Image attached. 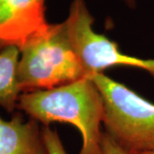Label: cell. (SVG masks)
Listing matches in <instances>:
<instances>
[{
  "label": "cell",
  "instance_id": "obj_10",
  "mask_svg": "<svg viewBox=\"0 0 154 154\" xmlns=\"http://www.w3.org/2000/svg\"><path fill=\"white\" fill-rule=\"evenodd\" d=\"M119 1H121L123 5H125L128 8L134 10V9H135L137 7L139 0H119Z\"/></svg>",
  "mask_w": 154,
  "mask_h": 154
},
{
  "label": "cell",
  "instance_id": "obj_1",
  "mask_svg": "<svg viewBox=\"0 0 154 154\" xmlns=\"http://www.w3.org/2000/svg\"><path fill=\"white\" fill-rule=\"evenodd\" d=\"M17 109L31 119L49 127L53 122L71 123L82 134L79 154H104L100 124L104 118V101L89 76L57 88L22 93Z\"/></svg>",
  "mask_w": 154,
  "mask_h": 154
},
{
  "label": "cell",
  "instance_id": "obj_2",
  "mask_svg": "<svg viewBox=\"0 0 154 154\" xmlns=\"http://www.w3.org/2000/svg\"><path fill=\"white\" fill-rule=\"evenodd\" d=\"M86 76L64 22L51 24L45 33L20 49L18 82L22 94L57 88Z\"/></svg>",
  "mask_w": 154,
  "mask_h": 154
},
{
  "label": "cell",
  "instance_id": "obj_6",
  "mask_svg": "<svg viewBox=\"0 0 154 154\" xmlns=\"http://www.w3.org/2000/svg\"><path fill=\"white\" fill-rule=\"evenodd\" d=\"M0 154H49L42 127L17 112L10 121L0 117Z\"/></svg>",
  "mask_w": 154,
  "mask_h": 154
},
{
  "label": "cell",
  "instance_id": "obj_8",
  "mask_svg": "<svg viewBox=\"0 0 154 154\" xmlns=\"http://www.w3.org/2000/svg\"><path fill=\"white\" fill-rule=\"evenodd\" d=\"M42 133L49 154H67L57 130L44 126L42 128Z\"/></svg>",
  "mask_w": 154,
  "mask_h": 154
},
{
  "label": "cell",
  "instance_id": "obj_7",
  "mask_svg": "<svg viewBox=\"0 0 154 154\" xmlns=\"http://www.w3.org/2000/svg\"><path fill=\"white\" fill-rule=\"evenodd\" d=\"M20 50L11 46L0 52V106L12 113L22 94L18 82Z\"/></svg>",
  "mask_w": 154,
  "mask_h": 154
},
{
  "label": "cell",
  "instance_id": "obj_4",
  "mask_svg": "<svg viewBox=\"0 0 154 154\" xmlns=\"http://www.w3.org/2000/svg\"><path fill=\"white\" fill-rule=\"evenodd\" d=\"M63 22L87 76L104 73L110 67L124 65L141 69L154 78V59L123 54L115 41L94 31V18L86 0H72L69 15Z\"/></svg>",
  "mask_w": 154,
  "mask_h": 154
},
{
  "label": "cell",
  "instance_id": "obj_11",
  "mask_svg": "<svg viewBox=\"0 0 154 154\" xmlns=\"http://www.w3.org/2000/svg\"><path fill=\"white\" fill-rule=\"evenodd\" d=\"M133 154H154V151L153 152H135V153Z\"/></svg>",
  "mask_w": 154,
  "mask_h": 154
},
{
  "label": "cell",
  "instance_id": "obj_9",
  "mask_svg": "<svg viewBox=\"0 0 154 154\" xmlns=\"http://www.w3.org/2000/svg\"><path fill=\"white\" fill-rule=\"evenodd\" d=\"M101 146L104 154H129L122 148L106 133H103Z\"/></svg>",
  "mask_w": 154,
  "mask_h": 154
},
{
  "label": "cell",
  "instance_id": "obj_3",
  "mask_svg": "<svg viewBox=\"0 0 154 154\" xmlns=\"http://www.w3.org/2000/svg\"><path fill=\"white\" fill-rule=\"evenodd\" d=\"M89 77L103 98L105 133L128 153L153 152V103L104 73Z\"/></svg>",
  "mask_w": 154,
  "mask_h": 154
},
{
  "label": "cell",
  "instance_id": "obj_5",
  "mask_svg": "<svg viewBox=\"0 0 154 154\" xmlns=\"http://www.w3.org/2000/svg\"><path fill=\"white\" fill-rule=\"evenodd\" d=\"M50 25L45 0H0V52L11 46L20 50Z\"/></svg>",
  "mask_w": 154,
  "mask_h": 154
}]
</instances>
